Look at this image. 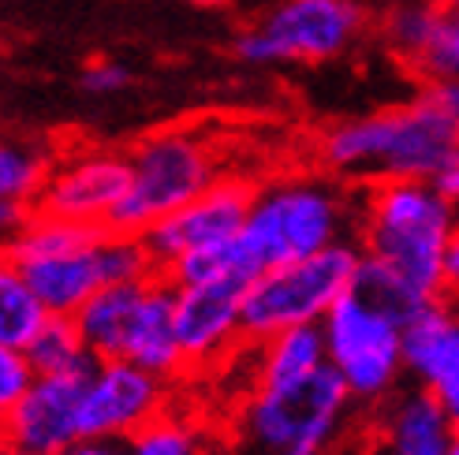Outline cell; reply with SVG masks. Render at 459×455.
<instances>
[{
    "label": "cell",
    "instance_id": "30",
    "mask_svg": "<svg viewBox=\"0 0 459 455\" xmlns=\"http://www.w3.org/2000/svg\"><path fill=\"white\" fill-rule=\"evenodd\" d=\"M437 187L448 194V202L455 206V217H459V153H455V161L437 176Z\"/></svg>",
    "mask_w": 459,
    "mask_h": 455
},
{
    "label": "cell",
    "instance_id": "2",
    "mask_svg": "<svg viewBox=\"0 0 459 455\" xmlns=\"http://www.w3.org/2000/svg\"><path fill=\"white\" fill-rule=\"evenodd\" d=\"M362 187L340 176H284L255 191L239 250L247 269L262 277L265 269L317 250L359 239Z\"/></svg>",
    "mask_w": 459,
    "mask_h": 455
},
{
    "label": "cell",
    "instance_id": "14",
    "mask_svg": "<svg viewBox=\"0 0 459 455\" xmlns=\"http://www.w3.org/2000/svg\"><path fill=\"white\" fill-rule=\"evenodd\" d=\"M455 437L459 429L441 399L407 381L400 392L370 411L359 455H448Z\"/></svg>",
    "mask_w": 459,
    "mask_h": 455
},
{
    "label": "cell",
    "instance_id": "31",
    "mask_svg": "<svg viewBox=\"0 0 459 455\" xmlns=\"http://www.w3.org/2000/svg\"><path fill=\"white\" fill-rule=\"evenodd\" d=\"M445 272H448V295H455L459 299V228L455 236L448 243V258H445Z\"/></svg>",
    "mask_w": 459,
    "mask_h": 455
},
{
    "label": "cell",
    "instance_id": "11",
    "mask_svg": "<svg viewBox=\"0 0 459 455\" xmlns=\"http://www.w3.org/2000/svg\"><path fill=\"white\" fill-rule=\"evenodd\" d=\"M131 184V157L112 150H79L53 165L38 194L41 213H53L79 224H105L120 206Z\"/></svg>",
    "mask_w": 459,
    "mask_h": 455
},
{
    "label": "cell",
    "instance_id": "19",
    "mask_svg": "<svg viewBox=\"0 0 459 455\" xmlns=\"http://www.w3.org/2000/svg\"><path fill=\"white\" fill-rule=\"evenodd\" d=\"M441 19L445 12L429 0H385L374 15V30L388 53L403 60L411 72H419V64L441 34Z\"/></svg>",
    "mask_w": 459,
    "mask_h": 455
},
{
    "label": "cell",
    "instance_id": "16",
    "mask_svg": "<svg viewBox=\"0 0 459 455\" xmlns=\"http://www.w3.org/2000/svg\"><path fill=\"white\" fill-rule=\"evenodd\" d=\"M124 358L139 362L143 370H153L160 377H179L183 373V348H179V329H176V284L165 272H150L139 310L131 317V332L124 344Z\"/></svg>",
    "mask_w": 459,
    "mask_h": 455
},
{
    "label": "cell",
    "instance_id": "4",
    "mask_svg": "<svg viewBox=\"0 0 459 455\" xmlns=\"http://www.w3.org/2000/svg\"><path fill=\"white\" fill-rule=\"evenodd\" d=\"M355 407L351 389L325 362L299 381L250 384L236 407L228 444L250 455H329L348 437Z\"/></svg>",
    "mask_w": 459,
    "mask_h": 455
},
{
    "label": "cell",
    "instance_id": "12",
    "mask_svg": "<svg viewBox=\"0 0 459 455\" xmlns=\"http://www.w3.org/2000/svg\"><path fill=\"white\" fill-rule=\"evenodd\" d=\"M247 277H213L198 284H176V329L187 366H213L243 336Z\"/></svg>",
    "mask_w": 459,
    "mask_h": 455
},
{
    "label": "cell",
    "instance_id": "21",
    "mask_svg": "<svg viewBox=\"0 0 459 455\" xmlns=\"http://www.w3.org/2000/svg\"><path fill=\"white\" fill-rule=\"evenodd\" d=\"M53 165L56 161L38 142L8 139L4 146H0V202L34 210L45 179H49V172H53Z\"/></svg>",
    "mask_w": 459,
    "mask_h": 455
},
{
    "label": "cell",
    "instance_id": "20",
    "mask_svg": "<svg viewBox=\"0 0 459 455\" xmlns=\"http://www.w3.org/2000/svg\"><path fill=\"white\" fill-rule=\"evenodd\" d=\"M53 317L45 299L15 265H0V348H27Z\"/></svg>",
    "mask_w": 459,
    "mask_h": 455
},
{
    "label": "cell",
    "instance_id": "7",
    "mask_svg": "<svg viewBox=\"0 0 459 455\" xmlns=\"http://www.w3.org/2000/svg\"><path fill=\"white\" fill-rule=\"evenodd\" d=\"M131 157V184L120 206L112 210L108 228L124 236H146L153 224L172 217L202 191L217 184L213 150L195 131H157L134 142Z\"/></svg>",
    "mask_w": 459,
    "mask_h": 455
},
{
    "label": "cell",
    "instance_id": "29",
    "mask_svg": "<svg viewBox=\"0 0 459 455\" xmlns=\"http://www.w3.org/2000/svg\"><path fill=\"white\" fill-rule=\"evenodd\" d=\"M56 455H131L127 441H105V437H79Z\"/></svg>",
    "mask_w": 459,
    "mask_h": 455
},
{
    "label": "cell",
    "instance_id": "22",
    "mask_svg": "<svg viewBox=\"0 0 459 455\" xmlns=\"http://www.w3.org/2000/svg\"><path fill=\"white\" fill-rule=\"evenodd\" d=\"M34 370L38 373H67V370H90L98 362V355L86 348L82 329L75 317L67 313H53L49 322L41 325V332L30 339L27 348Z\"/></svg>",
    "mask_w": 459,
    "mask_h": 455
},
{
    "label": "cell",
    "instance_id": "15",
    "mask_svg": "<svg viewBox=\"0 0 459 455\" xmlns=\"http://www.w3.org/2000/svg\"><path fill=\"white\" fill-rule=\"evenodd\" d=\"M407 377L441 399L459 429V299L441 295L403 325Z\"/></svg>",
    "mask_w": 459,
    "mask_h": 455
},
{
    "label": "cell",
    "instance_id": "18",
    "mask_svg": "<svg viewBox=\"0 0 459 455\" xmlns=\"http://www.w3.org/2000/svg\"><path fill=\"white\" fill-rule=\"evenodd\" d=\"M143 288H146V277L108 284L75 313L86 348L98 358H124V344L131 332V317L139 310Z\"/></svg>",
    "mask_w": 459,
    "mask_h": 455
},
{
    "label": "cell",
    "instance_id": "3",
    "mask_svg": "<svg viewBox=\"0 0 459 455\" xmlns=\"http://www.w3.org/2000/svg\"><path fill=\"white\" fill-rule=\"evenodd\" d=\"M455 228V206L437 179H385L362 187V254L385 262L429 299L448 295L445 258Z\"/></svg>",
    "mask_w": 459,
    "mask_h": 455
},
{
    "label": "cell",
    "instance_id": "27",
    "mask_svg": "<svg viewBox=\"0 0 459 455\" xmlns=\"http://www.w3.org/2000/svg\"><path fill=\"white\" fill-rule=\"evenodd\" d=\"M127 82H131V72H127L124 64L108 60V56L90 60V64L82 67V75H79V86L86 90V94H94V98L120 94V90H127Z\"/></svg>",
    "mask_w": 459,
    "mask_h": 455
},
{
    "label": "cell",
    "instance_id": "32",
    "mask_svg": "<svg viewBox=\"0 0 459 455\" xmlns=\"http://www.w3.org/2000/svg\"><path fill=\"white\" fill-rule=\"evenodd\" d=\"M183 4H195V8H224L228 0H183Z\"/></svg>",
    "mask_w": 459,
    "mask_h": 455
},
{
    "label": "cell",
    "instance_id": "6",
    "mask_svg": "<svg viewBox=\"0 0 459 455\" xmlns=\"http://www.w3.org/2000/svg\"><path fill=\"white\" fill-rule=\"evenodd\" d=\"M321 332H325L329 366L351 389L359 411H374L411 381L403 322L370 295H362L355 284L321 317Z\"/></svg>",
    "mask_w": 459,
    "mask_h": 455
},
{
    "label": "cell",
    "instance_id": "9",
    "mask_svg": "<svg viewBox=\"0 0 459 455\" xmlns=\"http://www.w3.org/2000/svg\"><path fill=\"white\" fill-rule=\"evenodd\" d=\"M172 407V377L143 370L131 358H98L86 377L82 437L131 441Z\"/></svg>",
    "mask_w": 459,
    "mask_h": 455
},
{
    "label": "cell",
    "instance_id": "36",
    "mask_svg": "<svg viewBox=\"0 0 459 455\" xmlns=\"http://www.w3.org/2000/svg\"><path fill=\"white\" fill-rule=\"evenodd\" d=\"M448 455H459V437H455V444H452V451Z\"/></svg>",
    "mask_w": 459,
    "mask_h": 455
},
{
    "label": "cell",
    "instance_id": "26",
    "mask_svg": "<svg viewBox=\"0 0 459 455\" xmlns=\"http://www.w3.org/2000/svg\"><path fill=\"white\" fill-rule=\"evenodd\" d=\"M38 381V370L22 348H0V415L15 407Z\"/></svg>",
    "mask_w": 459,
    "mask_h": 455
},
{
    "label": "cell",
    "instance_id": "17",
    "mask_svg": "<svg viewBox=\"0 0 459 455\" xmlns=\"http://www.w3.org/2000/svg\"><path fill=\"white\" fill-rule=\"evenodd\" d=\"M329 362L325 332L317 325H291L269 339L250 344V384H284L299 381Z\"/></svg>",
    "mask_w": 459,
    "mask_h": 455
},
{
    "label": "cell",
    "instance_id": "24",
    "mask_svg": "<svg viewBox=\"0 0 459 455\" xmlns=\"http://www.w3.org/2000/svg\"><path fill=\"white\" fill-rule=\"evenodd\" d=\"M355 288H359L362 295H370L374 303H381L388 313H396L403 325H407L426 303H433L426 291H419L411 280H403L400 272H393L385 262H377V258H370V254H362V262H359Z\"/></svg>",
    "mask_w": 459,
    "mask_h": 455
},
{
    "label": "cell",
    "instance_id": "34",
    "mask_svg": "<svg viewBox=\"0 0 459 455\" xmlns=\"http://www.w3.org/2000/svg\"><path fill=\"white\" fill-rule=\"evenodd\" d=\"M429 4H437L441 12H448V8H459V0H429Z\"/></svg>",
    "mask_w": 459,
    "mask_h": 455
},
{
    "label": "cell",
    "instance_id": "8",
    "mask_svg": "<svg viewBox=\"0 0 459 455\" xmlns=\"http://www.w3.org/2000/svg\"><path fill=\"white\" fill-rule=\"evenodd\" d=\"M362 262L359 239L317 250L310 258H295L265 269L250 280L243 299V336L247 344L269 339L291 325H317L333 310L343 291H351Z\"/></svg>",
    "mask_w": 459,
    "mask_h": 455
},
{
    "label": "cell",
    "instance_id": "33",
    "mask_svg": "<svg viewBox=\"0 0 459 455\" xmlns=\"http://www.w3.org/2000/svg\"><path fill=\"white\" fill-rule=\"evenodd\" d=\"M217 455H250V451H243V448H236V444H221Z\"/></svg>",
    "mask_w": 459,
    "mask_h": 455
},
{
    "label": "cell",
    "instance_id": "5",
    "mask_svg": "<svg viewBox=\"0 0 459 455\" xmlns=\"http://www.w3.org/2000/svg\"><path fill=\"white\" fill-rule=\"evenodd\" d=\"M374 27L366 0H273L232 41L236 60L250 67L325 64L355 45Z\"/></svg>",
    "mask_w": 459,
    "mask_h": 455
},
{
    "label": "cell",
    "instance_id": "25",
    "mask_svg": "<svg viewBox=\"0 0 459 455\" xmlns=\"http://www.w3.org/2000/svg\"><path fill=\"white\" fill-rule=\"evenodd\" d=\"M422 82L426 79H448L459 75V8H448L441 19V34L433 41V49L426 53V60L415 72Z\"/></svg>",
    "mask_w": 459,
    "mask_h": 455
},
{
    "label": "cell",
    "instance_id": "10",
    "mask_svg": "<svg viewBox=\"0 0 459 455\" xmlns=\"http://www.w3.org/2000/svg\"><path fill=\"white\" fill-rule=\"evenodd\" d=\"M255 191L258 187H250L247 179L224 176L210 191H202L195 202H187L183 210L153 224L143 239L150 246L157 269H169L172 262H179L183 254H195V250L236 239L247 224Z\"/></svg>",
    "mask_w": 459,
    "mask_h": 455
},
{
    "label": "cell",
    "instance_id": "35",
    "mask_svg": "<svg viewBox=\"0 0 459 455\" xmlns=\"http://www.w3.org/2000/svg\"><path fill=\"white\" fill-rule=\"evenodd\" d=\"M4 455H41V451H27V448H4Z\"/></svg>",
    "mask_w": 459,
    "mask_h": 455
},
{
    "label": "cell",
    "instance_id": "1",
    "mask_svg": "<svg viewBox=\"0 0 459 455\" xmlns=\"http://www.w3.org/2000/svg\"><path fill=\"white\" fill-rule=\"evenodd\" d=\"M459 153V120L422 90L407 105L333 124L317 142L325 172L355 187L385 179H437Z\"/></svg>",
    "mask_w": 459,
    "mask_h": 455
},
{
    "label": "cell",
    "instance_id": "37",
    "mask_svg": "<svg viewBox=\"0 0 459 455\" xmlns=\"http://www.w3.org/2000/svg\"><path fill=\"white\" fill-rule=\"evenodd\" d=\"M329 455H333V451H329Z\"/></svg>",
    "mask_w": 459,
    "mask_h": 455
},
{
    "label": "cell",
    "instance_id": "28",
    "mask_svg": "<svg viewBox=\"0 0 459 455\" xmlns=\"http://www.w3.org/2000/svg\"><path fill=\"white\" fill-rule=\"evenodd\" d=\"M422 94L429 101H437L452 120H459V75H448V79H426L422 82Z\"/></svg>",
    "mask_w": 459,
    "mask_h": 455
},
{
    "label": "cell",
    "instance_id": "23",
    "mask_svg": "<svg viewBox=\"0 0 459 455\" xmlns=\"http://www.w3.org/2000/svg\"><path fill=\"white\" fill-rule=\"evenodd\" d=\"M131 455H217L221 444L205 434L198 422H191L183 411H169L157 415L153 422H146L139 434L127 441Z\"/></svg>",
    "mask_w": 459,
    "mask_h": 455
},
{
    "label": "cell",
    "instance_id": "13",
    "mask_svg": "<svg viewBox=\"0 0 459 455\" xmlns=\"http://www.w3.org/2000/svg\"><path fill=\"white\" fill-rule=\"evenodd\" d=\"M90 370L38 373L30 392L4 411V448L56 455L75 444L82 437V396Z\"/></svg>",
    "mask_w": 459,
    "mask_h": 455
}]
</instances>
